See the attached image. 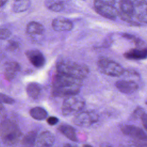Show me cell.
<instances>
[{
	"label": "cell",
	"mask_w": 147,
	"mask_h": 147,
	"mask_svg": "<svg viewBox=\"0 0 147 147\" xmlns=\"http://www.w3.org/2000/svg\"><path fill=\"white\" fill-rule=\"evenodd\" d=\"M145 104H146V105H147V100H146V102H145Z\"/></svg>",
	"instance_id": "38"
},
{
	"label": "cell",
	"mask_w": 147,
	"mask_h": 147,
	"mask_svg": "<svg viewBox=\"0 0 147 147\" xmlns=\"http://www.w3.org/2000/svg\"><path fill=\"white\" fill-rule=\"evenodd\" d=\"M30 6L29 0L16 1L13 6V10L16 13L22 12L26 10Z\"/></svg>",
	"instance_id": "22"
},
{
	"label": "cell",
	"mask_w": 147,
	"mask_h": 147,
	"mask_svg": "<svg viewBox=\"0 0 147 147\" xmlns=\"http://www.w3.org/2000/svg\"><path fill=\"white\" fill-rule=\"evenodd\" d=\"M94 8L96 13L107 19L115 20L118 16L117 10L114 6L105 5L98 0L94 1Z\"/></svg>",
	"instance_id": "8"
},
{
	"label": "cell",
	"mask_w": 147,
	"mask_h": 147,
	"mask_svg": "<svg viewBox=\"0 0 147 147\" xmlns=\"http://www.w3.org/2000/svg\"><path fill=\"white\" fill-rule=\"evenodd\" d=\"M82 85V80L59 73L53 82L52 93L57 96H69L77 95Z\"/></svg>",
	"instance_id": "1"
},
{
	"label": "cell",
	"mask_w": 147,
	"mask_h": 147,
	"mask_svg": "<svg viewBox=\"0 0 147 147\" xmlns=\"http://www.w3.org/2000/svg\"><path fill=\"white\" fill-rule=\"evenodd\" d=\"M26 32L29 34H41L44 32L43 26L35 21L30 22L26 26Z\"/></svg>",
	"instance_id": "18"
},
{
	"label": "cell",
	"mask_w": 147,
	"mask_h": 147,
	"mask_svg": "<svg viewBox=\"0 0 147 147\" xmlns=\"http://www.w3.org/2000/svg\"><path fill=\"white\" fill-rule=\"evenodd\" d=\"M63 147H72V146H69V145H66L65 146H63Z\"/></svg>",
	"instance_id": "36"
},
{
	"label": "cell",
	"mask_w": 147,
	"mask_h": 147,
	"mask_svg": "<svg viewBox=\"0 0 147 147\" xmlns=\"http://www.w3.org/2000/svg\"><path fill=\"white\" fill-rule=\"evenodd\" d=\"M145 113L144 109L141 107H137L133 113L132 117L134 118H141L142 114Z\"/></svg>",
	"instance_id": "26"
},
{
	"label": "cell",
	"mask_w": 147,
	"mask_h": 147,
	"mask_svg": "<svg viewBox=\"0 0 147 147\" xmlns=\"http://www.w3.org/2000/svg\"><path fill=\"white\" fill-rule=\"evenodd\" d=\"M120 10L131 16H134V5L131 0H120Z\"/></svg>",
	"instance_id": "17"
},
{
	"label": "cell",
	"mask_w": 147,
	"mask_h": 147,
	"mask_svg": "<svg viewBox=\"0 0 147 147\" xmlns=\"http://www.w3.org/2000/svg\"><path fill=\"white\" fill-rule=\"evenodd\" d=\"M52 28L57 32L69 31L73 28L72 22L64 17H57L52 21Z\"/></svg>",
	"instance_id": "12"
},
{
	"label": "cell",
	"mask_w": 147,
	"mask_h": 147,
	"mask_svg": "<svg viewBox=\"0 0 147 147\" xmlns=\"http://www.w3.org/2000/svg\"><path fill=\"white\" fill-rule=\"evenodd\" d=\"M123 56L131 60H140L147 58V48H141L136 47L132 48L123 54Z\"/></svg>",
	"instance_id": "13"
},
{
	"label": "cell",
	"mask_w": 147,
	"mask_h": 147,
	"mask_svg": "<svg viewBox=\"0 0 147 147\" xmlns=\"http://www.w3.org/2000/svg\"><path fill=\"white\" fill-rule=\"evenodd\" d=\"M54 136L48 131L42 132L36 138L37 147H51L54 142Z\"/></svg>",
	"instance_id": "14"
},
{
	"label": "cell",
	"mask_w": 147,
	"mask_h": 147,
	"mask_svg": "<svg viewBox=\"0 0 147 147\" xmlns=\"http://www.w3.org/2000/svg\"><path fill=\"white\" fill-rule=\"evenodd\" d=\"M57 72L83 80L89 74V68L83 64H79L68 60H61L57 62Z\"/></svg>",
	"instance_id": "2"
},
{
	"label": "cell",
	"mask_w": 147,
	"mask_h": 147,
	"mask_svg": "<svg viewBox=\"0 0 147 147\" xmlns=\"http://www.w3.org/2000/svg\"><path fill=\"white\" fill-rule=\"evenodd\" d=\"M134 16L144 23H147V2L144 0H137L133 2Z\"/></svg>",
	"instance_id": "9"
},
{
	"label": "cell",
	"mask_w": 147,
	"mask_h": 147,
	"mask_svg": "<svg viewBox=\"0 0 147 147\" xmlns=\"http://www.w3.org/2000/svg\"><path fill=\"white\" fill-rule=\"evenodd\" d=\"M20 70V65L17 62H10L5 70V78L6 80H12Z\"/></svg>",
	"instance_id": "15"
},
{
	"label": "cell",
	"mask_w": 147,
	"mask_h": 147,
	"mask_svg": "<svg viewBox=\"0 0 147 147\" xmlns=\"http://www.w3.org/2000/svg\"><path fill=\"white\" fill-rule=\"evenodd\" d=\"M7 1V0H0V7L3 6L6 2Z\"/></svg>",
	"instance_id": "34"
},
{
	"label": "cell",
	"mask_w": 147,
	"mask_h": 147,
	"mask_svg": "<svg viewBox=\"0 0 147 147\" xmlns=\"http://www.w3.org/2000/svg\"><path fill=\"white\" fill-rule=\"evenodd\" d=\"M19 47L18 43L15 41L13 40H10L8 42V45H7V49L10 51H14L17 49Z\"/></svg>",
	"instance_id": "28"
},
{
	"label": "cell",
	"mask_w": 147,
	"mask_h": 147,
	"mask_svg": "<svg viewBox=\"0 0 147 147\" xmlns=\"http://www.w3.org/2000/svg\"><path fill=\"white\" fill-rule=\"evenodd\" d=\"M97 65L101 73L108 76H119L125 72L124 68L119 64L106 57L99 59L97 62Z\"/></svg>",
	"instance_id": "4"
},
{
	"label": "cell",
	"mask_w": 147,
	"mask_h": 147,
	"mask_svg": "<svg viewBox=\"0 0 147 147\" xmlns=\"http://www.w3.org/2000/svg\"><path fill=\"white\" fill-rule=\"evenodd\" d=\"M15 1H18V0H15Z\"/></svg>",
	"instance_id": "39"
},
{
	"label": "cell",
	"mask_w": 147,
	"mask_h": 147,
	"mask_svg": "<svg viewBox=\"0 0 147 147\" xmlns=\"http://www.w3.org/2000/svg\"><path fill=\"white\" fill-rule=\"evenodd\" d=\"M41 92V86L39 84L32 82L28 84L26 87V92L28 96L33 99H36Z\"/></svg>",
	"instance_id": "19"
},
{
	"label": "cell",
	"mask_w": 147,
	"mask_h": 147,
	"mask_svg": "<svg viewBox=\"0 0 147 147\" xmlns=\"http://www.w3.org/2000/svg\"><path fill=\"white\" fill-rule=\"evenodd\" d=\"M59 130L64 136L72 141H77L76 132L73 127L68 125H61L59 128Z\"/></svg>",
	"instance_id": "16"
},
{
	"label": "cell",
	"mask_w": 147,
	"mask_h": 147,
	"mask_svg": "<svg viewBox=\"0 0 147 147\" xmlns=\"http://www.w3.org/2000/svg\"><path fill=\"white\" fill-rule=\"evenodd\" d=\"M122 132L132 138L133 141H147V134L140 127L131 125H125L121 127Z\"/></svg>",
	"instance_id": "7"
},
{
	"label": "cell",
	"mask_w": 147,
	"mask_h": 147,
	"mask_svg": "<svg viewBox=\"0 0 147 147\" xmlns=\"http://www.w3.org/2000/svg\"><path fill=\"white\" fill-rule=\"evenodd\" d=\"M121 36L123 37V38H125L129 40H130L131 41H134V40L136 39V38L137 37H136L135 36L133 35V34H129V33H122L121 34Z\"/></svg>",
	"instance_id": "32"
},
{
	"label": "cell",
	"mask_w": 147,
	"mask_h": 147,
	"mask_svg": "<svg viewBox=\"0 0 147 147\" xmlns=\"http://www.w3.org/2000/svg\"><path fill=\"white\" fill-rule=\"evenodd\" d=\"M47 122L50 125H55L59 122V119L57 118L52 116V117H49L47 118Z\"/></svg>",
	"instance_id": "30"
},
{
	"label": "cell",
	"mask_w": 147,
	"mask_h": 147,
	"mask_svg": "<svg viewBox=\"0 0 147 147\" xmlns=\"http://www.w3.org/2000/svg\"><path fill=\"white\" fill-rule=\"evenodd\" d=\"M11 35V32L6 28H0V40H5Z\"/></svg>",
	"instance_id": "25"
},
{
	"label": "cell",
	"mask_w": 147,
	"mask_h": 147,
	"mask_svg": "<svg viewBox=\"0 0 147 147\" xmlns=\"http://www.w3.org/2000/svg\"><path fill=\"white\" fill-rule=\"evenodd\" d=\"M130 147H147V141H133Z\"/></svg>",
	"instance_id": "27"
},
{
	"label": "cell",
	"mask_w": 147,
	"mask_h": 147,
	"mask_svg": "<svg viewBox=\"0 0 147 147\" xmlns=\"http://www.w3.org/2000/svg\"><path fill=\"white\" fill-rule=\"evenodd\" d=\"M103 147H112V146H109V145H105V146H103Z\"/></svg>",
	"instance_id": "37"
},
{
	"label": "cell",
	"mask_w": 147,
	"mask_h": 147,
	"mask_svg": "<svg viewBox=\"0 0 147 147\" xmlns=\"http://www.w3.org/2000/svg\"><path fill=\"white\" fill-rule=\"evenodd\" d=\"M112 42H113L112 35H109V36H108L106 38V39L103 41V47H105V48L109 47L110 46V45L111 44Z\"/></svg>",
	"instance_id": "29"
},
{
	"label": "cell",
	"mask_w": 147,
	"mask_h": 147,
	"mask_svg": "<svg viewBox=\"0 0 147 147\" xmlns=\"http://www.w3.org/2000/svg\"><path fill=\"white\" fill-rule=\"evenodd\" d=\"M46 3L48 8L53 11H60L64 8V3L59 0H48Z\"/></svg>",
	"instance_id": "23"
},
{
	"label": "cell",
	"mask_w": 147,
	"mask_h": 147,
	"mask_svg": "<svg viewBox=\"0 0 147 147\" xmlns=\"http://www.w3.org/2000/svg\"><path fill=\"white\" fill-rule=\"evenodd\" d=\"M30 115L36 120H42L47 117V113L42 107H35L30 110Z\"/></svg>",
	"instance_id": "21"
},
{
	"label": "cell",
	"mask_w": 147,
	"mask_h": 147,
	"mask_svg": "<svg viewBox=\"0 0 147 147\" xmlns=\"http://www.w3.org/2000/svg\"><path fill=\"white\" fill-rule=\"evenodd\" d=\"M98 115L93 111H84L79 113L74 118L75 125L81 127H88L96 122Z\"/></svg>",
	"instance_id": "6"
},
{
	"label": "cell",
	"mask_w": 147,
	"mask_h": 147,
	"mask_svg": "<svg viewBox=\"0 0 147 147\" xmlns=\"http://www.w3.org/2000/svg\"><path fill=\"white\" fill-rule=\"evenodd\" d=\"M36 138V131H32L28 133L22 140V147H33Z\"/></svg>",
	"instance_id": "20"
},
{
	"label": "cell",
	"mask_w": 147,
	"mask_h": 147,
	"mask_svg": "<svg viewBox=\"0 0 147 147\" xmlns=\"http://www.w3.org/2000/svg\"><path fill=\"white\" fill-rule=\"evenodd\" d=\"M14 102V100L10 98V96L0 93V103L2 104V103H6V104H13Z\"/></svg>",
	"instance_id": "24"
},
{
	"label": "cell",
	"mask_w": 147,
	"mask_h": 147,
	"mask_svg": "<svg viewBox=\"0 0 147 147\" xmlns=\"http://www.w3.org/2000/svg\"><path fill=\"white\" fill-rule=\"evenodd\" d=\"M83 147H93L92 146L89 145V144H84L83 145Z\"/></svg>",
	"instance_id": "35"
},
{
	"label": "cell",
	"mask_w": 147,
	"mask_h": 147,
	"mask_svg": "<svg viewBox=\"0 0 147 147\" xmlns=\"http://www.w3.org/2000/svg\"><path fill=\"white\" fill-rule=\"evenodd\" d=\"M0 136L6 145H13L18 142L21 136V130L18 125L10 120L3 121L0 125Z\"/></svg>",
	"instance_id": "3"
},
{
	"label": "cell",
	"mask_w": 147,
	"mask_h": 147,
	"mask_svg": "<svg viewBox=\"0 0 147 147\" xmlns=\"http://www.w3.org/2000/svg\"><path fill=\"white\" fill-rule=\"evenodd\" d=\"M141 119L144 127L147 131V113H144L141 117Z\"/></svg>",
	"instance_id": "31"
},
{
	"label": "cell",
	"mask_w": 147,
	"mask_h": 147,
	"mask_svg": "<svg viewBox=\"0 0 147 147\" xmlns=\"http://www.w3.org/2000/svg\"><path fill=\"white\" fill-rule=\"evenodd\" d=\"M115 87L122 93L130 94L136 92L138 88V84L132 80H120L115 82Z\"/></svg>",
	"instance_id": "10"
},
{
	"label": "cell",
	"mask_w": 147,
	"mask_h": 147,
	"mask_svg": "<svg viewBox=\"0 0 147 147\" xmlns=\"http://www.w3.org/2000/svg\"><path fill=\"white\" fill-rule=\"evenodd\" d=\"M84 100L76 95L67 96L62 105V112L64 115L75 114L79 112L84 106Z\"/></svg>",
	"instance_id": "5"
},
{
	"label": "cell",
	"mask_w": 147,
	"mask_h": 147,
	"mask_svg": "<svg viewBox=\"0 0 147 147\" xmlns=\"http://www.w3.org/2000/svg\"><path fill=\"white\" fill-rule=\"evenodd\" d=\"M102 3L105 5H107L109 6H114V4L115 3V0H98Z\"/></svg>",
	"instance_id": "33"
},
{
	"label": "cell",
	"mask_w": 147,
	"mask_h": 147,
	"mask_svg": "<svg viewBox=\"0 0 147 147\" xmlns=\"http://www.w3.org/2000/svg\"><path fill=\"white\" fill-rule=\"evenodd\" d=\"M26 57L30 62L36 67L40 68L42 67L45 62L43 54L37 49L28 50L25 53Z\"/></svg>",
	"instance_id": "11"
}]
</instances>
